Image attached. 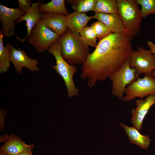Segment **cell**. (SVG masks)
<instances>
[{"instance_id": "1", "label": "cell", "mask_w": 155, "mask_h": 155, "mask_svg": "<svg viewBox=\"0 0 155 155\" xmlns=\"http://www.w3.org/2000/svg\"><path fill=\"white\" fill-rule=\"evenodd\" d=\"M132 37L126 32L112 33L100 40L81 67V78L89 87L103 81L118 70L130 58L133 51Z\"/></svg>"}, {"instance_id": "22", "label": "cell", "mask_w": 155, "mask_h": 155, "mask_svg": "<svg viewBox=\"0 0 155 155\" xmlns=\"http://www.w3.org/2000/svg\"><path fill=\"white\" fill-rule=\"evenodd\" d=\"M79 33L81 40L84 45L96 48L97 45V38L92 26H86Z\"/></svg>"}, {"instance_id": "25", "label": "cell", "mask_w": 155, "mask_h": 155, "mask_svg": "<svg viewBox=\"0 0 155 155\" xmlns=\"http://www.w3.org/2000/svg\"><path fill=\"white\" fill-rule=\"evenodd\" d=\"M19 8L25 13L30 9L31 6L30 0H18Z\"/></svg>"}, {"instance_id": "13", "label": "cell", "mask_w": 155, "mask_h": 155, "mask_svg": "<svg viewBox=\"0 0 155 155\" xmlns=\"http://www.w3.org/2000/svg\"><path fill=\"white\" fill-rule=\"evenodd\" d=\"M6 137L7 141L1 147L0 150L1 152L8 155H18L23 152H31L34 148L33 144H26L16 135H10Z\"/></svg>"}, {"instance_id": "5", "label": "cell", "mask_w": 155, "mask_h": 155, "mask_svg": "<svg viewBox=\"0 0 155 155\" xmlns=\"http://www.w3.org/2000/svg\"><path fill=\"white\" fill-rule=\"evenodd\" d=\"M60 36L48 28L41 18L32 29L28 42L35 50L42 53L47 50Z\"/></svg>"}, {"instance_id": "29", "label": "cell", "mask_w": 155, "mask_h": 155, "mask_svg": "<svg viewBox=\"0 0 155 155\" xmlns=\"http://www.w3.org/2000/svg\"><path fill=\"white\" fill-rule=\"evenodd\" d=\"M0 155H8L1 152Z\"/></svg>"}, {"instance_id": "16", "label": "cell", "mask_w": 155, "mask_h": 155, "mask_svg": "<svg viewBox=\"0 0 155 155\" xmlns=\"http://www.w3.org/2000/svg\"><path fill=\"white\" fill-rule=\"evenodd\" d=\"M93 18L92 16H88L85 13L75 11L66 16L67 28L73 32L80 33Z\"/></svg>"}, {"instance_id": "9", "label": "cell", "mask_w": 155, "mask_h": 155, "mask_svg": "<svg viewBox=\"0 0 155 155\" xmlns=\"http://www.w3.org/2000/svg\"><path fill=\"white\" fill-rule=\"evenodd\" d=\"M25 13L19 7L10 8L0 4L1 30L3 37H12L15 33V21L20 18Z\"/></svg>"}, {"instance_id": "21", "label": "cell", "mask_w": 155, "mask_h": 155, "mask_svg": "<svg viewBox=\"0 0 155 155\" xmlns=\"http://www.w3.org/2000/svg\"><path fill=\"white\" fill-rule=\"evenodd\" d=\"M96 1V0H67L66 2L71 6L75 11L85 13L93 11Z\"/></svg>"}, {"instance_id": "24", "label": "cell", "mask_w": 155, "mask_h": 155, "mask_svg": "<svg viewBox=\"0 0 155 155\" xmlns=\"http://www.w3.org/2000/svg\"><path fill=\"white\" fill-rule=\"evenodd\" d=\"M96 34L97 39L99 40L104 38L112 33L108 28L101 22L98 21L91 25Z\"/></svg>"}, {"instance_id": "19", "label": "cell", "mask_w": 155, "mask_h": 155, "mask_svg": "<svg viewBox=\"0 0 155 155\" xmlns=\"http://www.w3.org/2000/svg\"><path fill=\"white\" fill-rule=\"evenodd\" d=\"M3 36L0 30V73L6 72L10 66V55L11 44L7 43L5 46L3 44Z\"/></svg>"}, {"instance_id": "18", "label": "cell", "mask_w": 155, "mask_h": 155, "mask_svg": "<svg viewBox=\"0 0 155 155\" xmlns=\"http://www.w3.org/2000/svg\"><path fill=\"white\" fill-rule=\"evenodd\" d=\"M39 9L41 13H58L66 16L69 14L64 0H52L46 3H41Z\"/></svg>"}, {"instance_id": "8", "label": "cell", "mask_w": 155, "mask_h": 155, "mask_svg": "<svg viewBox=\"0 0 155 155\" xmlns=\"http://www.w3.org/2000/svg\"><path fill=\"white\" fill-rule=\"evenodd\" d=\"M129 65L131 68L135 69L138 76L142 74L151 75L155 69V57L150 50L138 46L131 55Z\"/></svg>"}, {"instance_id": "28", "label": "cell", "mask_w": 155, "mask_h": 155, "mask_svg": "<svg viewBox=\"0 0 155 155\" xmlns=\"http://www.w3.org/2000/svg\"><path fill=\"white\" fill-rule=\"evenodd\" d=\"M151 75L153 77L155 78V69L152 73Z\"/></svg>"}, {"instance_id": "11", "label": "cell", "mask_w": 155, "mask_h": 155, "mask_svg": "<svg viewBox=\"0 0 155 155\" xmlns=\"http://www.w3.org/2000/svg\"><path fill=\"white\" fill-rule=\"evenodd\" d=\"M136 107L132 110L131 122L138 130L142 129L144 119L151 107L155 104V94L150 95L144 99L136 101Z\"/></svg>"}, {"instance_id": "6", "label": "cell", "mask_w": 155, "mask_h": 155, "mask_svg": "<svg viewBox=\"0 0 155 155\" xmlns=\"http://www.w3.org/2000/svg\"><path fill=\"white\" fill-rule=\"evenodd\" d=\"M129 59L118 70L109 76L112 82V93L120 100L123 99L127 86L138 78L135 69L129 66Z\"/></svg>"}, {"instance_id": "4", "label": "cell", "mask_w": 155, "mask_h": 155, "mask_svg": "<svg viewBox=\"0 0 155 155\" xmlns=\"http://www.w3.org/2000/svg\"><path fill=\"white\" fill-rule=\"evenodd\" d=\"M118 13L121 19L125 32L132 38L139 33L143 18L141 9L136 0H117Z\"/></svg>"}, {"instance_id": "2", "label": "cell", "mask_w": 155, "mask_h": 155, "mask_svg": "<svg viewBox=\"0 0 155 155\" xmlns=\"http://www.w3.org/2000/svg\"><path fill=\"white\" fill-rule=\"evenodd\" d=\"M59 41L62 56L70 64L82 65L90 54L89 46L83 44L79 33L67 28Z\"/></svg>"}, {"instance_id": "3", "label": "cell", "mask_w": 155, "mask_h": 155, "mask_svg": "<svg viewBox=\"0 0 155 155\" xmlns=\"http://www.w3.org/2000/svg\"><path fill=\"white\" fill-rule=\"evenodd\" d=\"M47 50L55 58L56 64L52 67L63 79L66 87L68 97L70 98L77 96L79 90L76 88L73 80V76L77 69L74 65L68 63L63 58L59 40L53 43Z\"/></svg>"}, {"instance_id": "7", "label": "cell", "mask_w": 155, "mask_h": 155, "mask_svg": "<svg viewBox=\"0 0 155 155\" xmlns=\"http://www.w3.org/2000/svg\"><path fill=\"white\" fill-rule=\"evenodd\" d=\"M125 94L123 100L128 102L137 97L142 99L155 94V78L151 75H145L142 78H138L127 86Z\"/></svg>"}, {"instance_id": "14", "label": "cell", "mask_w": 155, "mask_h": 155, "mask_svg": "<svg viewBox=\"0 0 155 155\" xmlns=\"http://www.w3.org/2000/svg\"><path fill=\"white\" fill-rule=\"evenodd\" d=\"M41 3L40 1H37L32 3L28 12L15 22V24H17L22 21H26L25 24L27 29L26 36L24 38L21 39L16 36L17 39L20 41L22 43L26 41L30 35L34 26L41 18V13L39 9Z\"/></svg>"}, {"instance_id": "26", "label": "cell", "mask_w": 155, "mask_h": 155, "mask_svg": "<svg viewBox=\"0 0 155 155\" xmlns=\"http://www.w3.org/2000/svg\"><path fill=\"white\" fill-rule=\"evenodd\" d=\"M147 43L150 51L155 57V44L150 41H147Z\"/></svg>"}, {"instance_id": "23", "label": "cell", "mask_w": 155, "mask_h": 155, "mask_svg": "<svg viewBox=\"0 0 155 155\" xmlns=\"http://www.w3.org/2000/svg\"><path fill=\"white\" fill-rule=\"evenodd\" d=\"M136 1L141 7L142 18L152 14L155 15V0H136Z\"/></svg>"}, {"instance_id": "20", "label": "cell", "mask_w": 155, "mask_h": 155, "mask_svg": "<svg viewBox=\"0 0 155 155\" xmlns=\"http://www.w3.org/2000/svg\"><path fill=\"white\" fill-rule=\"evenodd\" d=\"M93 11L95 13H118L116 0H96Z\"/></svg>"}, {"instance_id": "10", "label": "cell", "mask_w": 155, "mask_h": 155, "mask_svg": "<svg viewBox=\"0 0 155 155\" xmlns=\"http://www.w3.org/2000/svg\"><path fill=\"white\" fill-rule=\"evenodd\" d=\"M10 61L13 64L18 73H20L23 67L26 68L31 71H38L37 67L38 61L28 57L24 50L18 48L16 49L11 44L10 55Z\"/></svg>"}, {"instance_id": "17", "label": "cell", "mask_w": 155, "mask_h": 155, "mask_svg": "<svg viewBox=\"0 0 155 155\" xmlns=\"http://www.w3.org/2000/svg\"><path fill=\"white\" fill-rule=\"evenodd\" d=\"M120 125L128 136L131 143L137 145L143 149L148 148L151 140L148 135H142L139 132V130L133 126L129 127L123 123H121Z\"/></svg>"}, {"instance_id": "15", "label": "cell", "mask_w": 155, "mask_h": 155, "mask_svg": "<svg viewBox=\"0 0 155 155\" xmlns=\"http://www.w3.org/2000/svg\"><path fill=\"white\" fill-rule=\"evenodd\" d=\"M106 25L112 33L121 34L125 32L123 25L118 13L107 14L95 13L92 16Z\"/></svg>"}, {"instance_id": "27", "label": "cell", "mask_w": 155, "mask_h": 155, "mask_svg": "<svg viewBox=\"0 0 155 155\" xmlns=\"http://www.w3.org/2000/svg\"><path fill=\"white\" fill-rule=\"evenodd\" d=\"M32 153L31 152H26L21 153L18 155H32Z\"/></svg>"}, {"instance_id": "12", "label": "cell", "mask_w": 155, "mask_h": 155, "mask_svg": "<svg viewBox=\"0 0 155 155\" xmlns=\"http://www.w3.org/2000/svg\"><path fill=\"white\" fill-rule=\"evenodd\" d=\"M41 19L48 28L60 37L67 29L66 16L63 14L55 13H41Z\"/></svg>"}]
</instances>
